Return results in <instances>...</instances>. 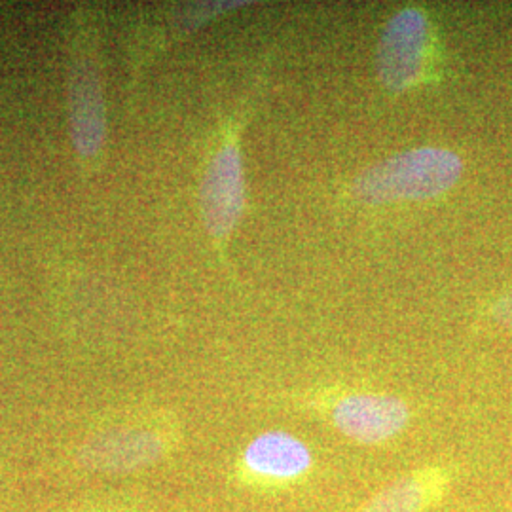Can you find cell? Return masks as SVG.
I'll return each mask as SVG.
<instances>
[{"label":"cell","instance_id":"obj_1","mask_svg":"<svg viewBox=\"0 0 512 512\" xmlns=\"http://www.w3.org/2000/svg\"><path fill=\"white\" fill-rule=\"evenodd\" d=\"M461 171V158L452 150L414 148L366 169L353 183V194L366 203L429 200L458 183Z\"/></svg>","mask_w":512,"mask_h":512},{"label":"cell","instance_id":"obj_2","mask_svg":"<svg viewBox=\"0 0 512 512\" xmlns=\"http://www.w3.org/2000/svg\"><path fill=\"white\" fill-rule=\"evenodd\" d=\"M313 469L315 458L304 440L287 431H266L241 450L234 478L247 490L275 494L306 482Z\"/></svg>","mask_w":512,"mask_h":512},{"label":"cell","instance_id":"obj_3","mask_svg":"<svg viewBox=\"0 0 512 512\" xmlns=\"http://www.w3.org/2000/svg\"><path fill=\"white\" fill-rule=\"evenodd\" d=\"M175 446V433L165 425H112L82 444L78 461L90 471L124 475L154 467Z\"/></svg>","mask_w":512,"mask_h":512},{"label":"cell","instance_id":"obj_4","mask_svg":"<svg viewBox=\"0 0 512 512\" xmlns=\"http://www.w3.org/2000/svg\"><path fill=\"white\" fill-rule=\"evenodd\" d=\"M429 25L418 8H404L389 19L378 48V74L385 88L403 92L423 71Z\"/></svg>","mask_w":512,"mask_h":512},{"label":"cell","instance_id":"obj_5","mask_svg":"<svg viewBox=\"0 0 512 512\" xmlns=\"http://www.w3.org/2000/svg\"><path fill=\"white\" fill-rule=\"evenodd\" d=\"M332 425L361 446H378L401 435L410 410L401 399L380 393H351L340 397L330 410Z\"/></svg>","mask_w":512,"mask_h":512},{"label":"cell","instance_id":"obj_6","mask_svg":"<svg viewBox=\"0 0 512 512\" xmlns=\"http://www.w3.org/2000/svg\"><path fill=\"white\" fill-rule=\"evenodd\" d=\"M203 222L211 236L224 238L238 224L245 203L241 154L234 143L220 148L203 177Z\"/></svg>","mask_w":512,"mask_h":512},{"label":"cell","instance_id":"obj_7","mask_svg":"<svg viewBox=\"0 0 512 512\" xmlns=\"http://www.w3.org/2000/svg\"><path fill=\"white\" fill-rule=\"evenodd\" d=\"M452 484V471L442 463H427L395 478L355 512H427L439 505Z\"/></svg>","mask_w":512,"mask_h":512},{"label":"cell","instance_id":"obj_8","mask_svg":"<svg viewBox=\"0 0 512 512\" xmlns=\"http://www.w3.org/2000/svg\"><path fill=\"white\" fill-rule=\"evenodd\" d=\"M71 124L76 150L93 156L105 141V107L92 69H76L71 84Z\"/></svg>","mask_w":512,"mask_h":512},{"label":"cell","instance_id":"obj_9","mask_svg":"<svg viewBox=\"0 0 512 512\" xmlns=\"http://www.w3.org/2000/svg\"><path fill=\"white\" fill-rule=\"evenodd\" d=\"M494 317L507 329L512 330V293L503 296L494 306Z\"/></svg>","mask_w":512,"mask_h":512}]
</instances>
